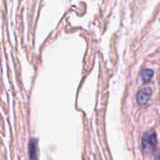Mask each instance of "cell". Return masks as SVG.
I'll use <instances>...</instances> for the list:
<instances>
[{
    "label": "cell",
    "mask_w": 160,
    "mask_h": 160,
    "mask_svg": "<svg viewBox=\"0 0 160 160\" xmlns=\"http://www.w3.org/2000/svg\"><path fill=\"white\" fill-rule=\"evenodd\" d=\"M157 145H158V136L154 130H151L142 136V147L143 152L147 154H151L157 149Z\"/></svg>",
    "instance_id": "6da1fadb"
},
{
    "label": "cell",
    "mask_w": 160,
    "mask_h": 160,
    "mask_svg": "<svg viewBox=\"0 0 160 160\" xmlns=\"http://www.w3.org/2000/svg\"><path fill=\"white\" fill-rule=\"evenodd\" d=\"M151 96H152V89L150 87H143V88H142L141 90L138 91V93L136 95L137 104L140 107L145 106L149 102V100L151 98Z\"/></svg>",
    "instance_id": "7a4b0ae2"
},
{
    "label": "cell",
    "mask_w": 160,
    "mask_h": 160,
    "mask_svg": "<svg viewBox=\"0 0 160 160\" xmlns=\"http://www.w3.org/2000/svg\"><path fill=\"white\" fill-rule=\"evenodd\" d=\"M28 151H29V158L30 160H38V140L31 139L28 144Z\"/></svg>",
    "instance_id": "3957f363"
},
{
    "label": "cell",
    "mask_w": 160,
    "mask_h": 160,
    "mask_svg": "<svg viewBox=\"0 0 160 160\" xmlns=\"http://www.w3.org/2000/svg\"><path fill=\"white\" fill-rule=\"evenodd\" d=\"M154 76V71L153 69H150V68H144L142 69V71L141 72V79L142 81V82H148L152 80Z\"/></svg>",
    "instance_id": "277c9868"
},
{
    "label": "cell",
    "mask_w": 160,
    "mask_h": 160,
    "mask_svg": "<svg viewBox=\"0 0 160 160\" xmlns=\"http://www.w3.org/2000/svg\"><path fill=\"white\" fill-rule=\"evenodd\" d=\"M156 160H159V155H158V152H157V154H156Z\"/></svg>",
    "instance_id": "5b68a950"
}]
</instances>
